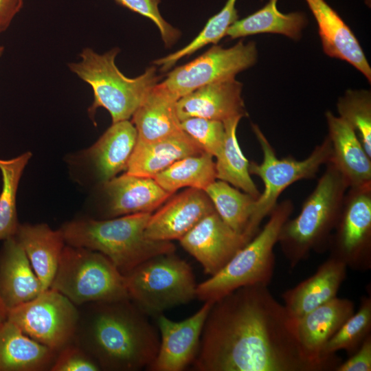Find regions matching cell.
Wrapping results in <instances>:
<instances>
[{"label":"cell","instance_id":"6da1fadb","mask_svg":"<svg viewBox=\"0 0 371 371\" xmlns=\"http://www.w3.org/2000/svg\"><path fill=\"white\" fill-rule=\"evenodd\" d=\"M192 363L199 371H315L301 352L295 322L261 284L212 304Z\"/></svg>","mask_w":371,"mask_h":371},{"label":"cell","instance_id":"7a4b0ae2","mask_svg":"<svg viewBox=\"0 0 371 371\" xmlns=\"http://www.w3.org/2000/svg\"><path fill=\"white\" fill-rule=\"evenodd\" d=\"M78 309L74 341L101 370L137 371L156 357L157 331L130 299L91 302Z\"/></svg>","mask_w":371,"mask_h":371},{"label":"cell","instance_id":"3957f363","mask_svg":"<svg viewBox=\"0 0 371 371\" xmlns=\"http://www.w3.org/2000/svg\"><path fill=\"white\" fill-rule=\"evenodd\" d=\"M151 214L106 219L82 216L65 223L60 229L66 244L102 254L124 275L152 257L175 251L170 241L146 237L144 231Z\"/></svg>","mask_w":371,"mask_h":371},{"label":"cell","instance_id":"277c9868","mask_svg":"<svg viewBox=\"0 0 371 371\" xmlns=\"http://www.w3.org/2000/svg\"><path fill=\"white\" fill-rule=\"evenodd\" d=\"M348 189L342 175L328 161L299 214L289 218L280 229L277 243L291 268L307 259L311 251L322 253L328 248Z\"/></svg>","mask_w":371,"mask_h":371},{"label":"cell","instance_id":"5b68a950","mask_svg":"<svg viewBox=\"0 0 371 371\" xmlns=\"http://www.w3.org/2000/svg\"><path fill=\"white\" fill-rule=\"evenodd\" d=\"M119 52L120 49L114 47L100 54L86 47L80 54V61L68 64L69 69L93 89V102L88 110L90 116L102 107L111 115L112 123L131 118L159 79L154 66L137 77H126L115 65Z\"/></svg>","mask_w":371,"mask_h":371},{"label":"cell","instance_id":"8992f818","mask_svg":"<svg viewBox=\"0 0 371 371\" xmlns=\"http://www.w3.org/2000/svg\"><path fill=\"white\" fill-rule=\"evenodd\" d=\"M293 209V203L289 199L278 203L262 229L259 230L218 273L197 284L196 297L204 302H214L242 286H268L275 269L273 249L280 229Z\"/></svg>","mask_w":371,"mask_h":371},{"label":"cell","instance_id":"52a82bcc","mask_svg":"<svg viewBox=\"0 0 371 371\" xmlns=\"http://www.w3.org/2000/svg\"><path fill=\"white\" fill-rule=\"evenodd\" d=\"M130 300L147 315H158L196 297L190 265L174 252L152 257L124 275Z\"/></svg>","mask_w":371,"mask_h":371},{"label":"cell","instance_id":"ba28073f","mask_svg":"<svg viewBox=\"0 0 371 371\" xmlns=\"http://www.w3.org/2000/svg\"><path fill=\"white\" fill-rule=\"evenodd\" d=\"M49 289L77 306L129 299L124 276L102 254L66 244Z\"/></svg>","mask_w":371,"mask_h":371},{"label":"cell","instance_id":"9c48e42d","mask_svg":"<svg viewBox=\"0 0 371 371\" xmlns=\"http://www.w3.org/2000/svg\"><path fill=\"white\" fill-rule=\"evenodd\" d=\"M251 127L261 148L263 159L260 164L249 162V172L260 178L264 190L256 200L245 232V236L249 240L259 232L262 220L276 205L282 192L296 181L314 178L319 168L330 161L332 156L331 142L327 135L303 160H297L292 157L279 159L260 127L256 124H251Z\"/></svg>","mask_w":371,"mask_h":371},{"label":"cell","instance_id":"30bf717a","mask_svg":"<svg viewBox=\"0 0 371 371\" xmlns=\"http://www.w3.org/2000/svg\"><path fill=\"white\" fill-rule=\"evenodd\" d=\"M137 140V132L131 121L112 123L91 146L66 155L71 179L91 190L126 171Z\"/></svg>","mask_w":371,"mask_h":371},{"label":"cell","instance_id":"8fae6325","mask_svg":"<svg viewBox=\"0 0 371 371\" xmlns=\"http://www.w3.org/2000/svg\"><path fill=\"white\" fill-rule=\"evenodd\" d=\"M7 319L27 336L57 353L74 341L78 306L49 289L34 299L7 311Z\"/></svg>","mask_w":371,"mask_h":371},{"label":"cell","instance_id":"7c38bea8","mask_svg":"<svg viewBox=\"0 0 371 371\" xmlns=\"http://www.w3.org/2000/svg\"><path fill=\"white\" fill-rule=\"evenodd\" d=\"M328 248L347 268L371 269V183L347 190Z\"/></svg>","mask_w":371,"mask_h":371},{"label":"cell","instance_id":"4fadbf2b","mask_svg":"<svg viewBox=\"0 0 371 371\" xmlns=\"http://www.w3.org/2000/svg\"><path fill=\"white\" fill-rule=\"evenodd\" d=\"M256 43L243 41L224 48L214 45L190 63L167 74L161 84L178 100L204 85L235 78L257 61Z\"/></svg>","mask_w":371,"mask_h":371},{"label":"cell","instance_id":"5bb4252c","mask_svg":"<svg viewBox=\"0 0 371 371\" xmlns=\"http://www.w3.org/2000/svg\"><path fill=\"white\" fill-rule=\"evenodd\" d=\"M83 216L106 219L127 214L150 212L173 194L162 188L153 177L124 173L90 190Z\"/></svg>","mask_w":371,"mask_h":371},{"label":"cell","instance_id":"9a60e30c","mask_svg":"<svg viewBox=\"0 0 371 371\" xmlns=\"http://www.w3.org/2000/svg\"><path fill=\"white\" fill-rule=\"evenodd\" d=\"M182 247L210 276L218 273L249 241L232 229L216 210L203 217L179 240Z\"/></svg>","mask_w":371,"mask_h":371},{"label":"cell","instance_id":"2e32d148","mask_svg":"<svg viewBox=\"0 0 371 371\" xmlns=\"http://www.w3.org/2000/svg\"><path fill=\"white\" fill-rule=\"evenodd\" d=\"M354 302L335 297L295 322V333L301 352L315 371L335 370L337 366L324 359L328 340L354 313Z\"/></svg>","mask_w":371,"mask_h":371},{"label":"cell","instance_id":"e0dca14e","mask_svg":"<svg viewBox=\"0 0 371 371\" xmlns=\"http://www.w3.org/2000/svg\"><path fill=\"white\" fill-rule=\"evenodd\" d=\"M213 303L205 302L194 315L181 322H173L163 314L157 315L160 344L156 357L147 368L149 370L181 371L193 363Z\"/></svg>","mask_w":371,"mask_h":371},{"label":"cell","instance_id":"ac0fdd59","mask_svg":"<svg viewBox=\"0 0 371 371\" xmlns=\"http://www.w3.org/2000/svg\"><path fill=\"white\" fill-rule=\"evenodd\" d=\"M215 211L204 190L188 188L151 214L144 234L154 240H179L206 215Z\"/></svg>","mask_w":371,"mask_h":371},{"label":"cell","instance_id":"d6986e66","mask_svg":"<svg viewBox=\"0 0 371 371\" xmlns=\"http://www.w3.org/2000/svg\"><path fill=\"white\" fill-rule=\"evenodd\" d=\"M243 85L235 78L201 87L180 98L176 104L179 120L199 117L224 122L247 115Z\"/></svg>","mask_w":371,"mask_h":371},{"label":"cell","instance_id":"ffe728a7","mask_svg":"<svg viewBox=\"0 0 371 371\" xmlns=\"http://www.w3.org/2000/svg\"><path fill=\"white\" fill-rule=\"evenodd\" d=\"M347 269L342 262L329 256L312 276L285 291L282 299L290 317L295 322L336 297Z\"/></svg>","mask_w":371,"mask_h":371},{"label":"cell","instance_id":"44dd1931","mask_svg":"<svg viewBox=\"0 0 371 371\" xmlns=\"http://www.w3.org/2000/svg\"><path fill=\"white\" fill-rule=\"evenodd\" d=\"M305 1L317 21L324 52L346 61L370 82L371 67L350 27L324 0Z\"/></svg>","mask_w":371,"mask_h":371},{"label":"cell","instance_id":"7402d4cb","mask_svg":"<svg viewBox=\"0 0 371 371\" xmlns=\"http://www.w3.org/2000/svg\"><path fill=\"white\" fill-rule=\"evenodd\" d=\"M43 291L25 251L15 236L0 249V297L6 308L26 303Z\"/></svg>","mask_w":371,"mask_h":371},{"label":"cell","instance_id":"603a6c76","mask_svg":"<svg viewBox=\"0 0 371 371\" xmlns=\"http://www.w3.org/2000/svg\"><path fill=\"white\" fill-rule=\"evenodd\" d=\"M328 137L332 146L330 161L346 181L348 188L371 183V158L355 131L331 111L326 113Z\"/></svg>","mask_w":371,"mask_h":371},{"label":"cell","instance_id":"cb8c5ba5","mask_svg":"<svg viewBox=\"0 0 371 371\" xmlns=\"http://www.w3.org/2000/svg\"><path fill=\"white\" fill-rule=\"evenodd\" d=\"M15 238L25 251L43 291L49 289L66 245L60 229L46 223L19 224Z\"/></svg>","mask_w":371,"mask_h":371},{"label":"cell","instance_id":"d4e9b609","mask_svg":"<svg viewBox=\"0 0 371 371\" xmlns=\"http://www.w3.org/2000/svg\"><path fill=\"white\" fill-rule=\"evenodd\" d=\"M177 100L161 82L149 91L131 117L137 141L153 142L183 131L177 113Z\"/></svg>","mask_w":371,"mask_h":371},{"label":"cell","instance_id":"484cf974","mask_svg":"<svg viewBox=\"0 0 371 371\" xmlns=\"http://www.w3.org/2000/svg\"><path fill=\"white\" fill-rule=\"evenodd\" d=\"M203 153L205 152L183 131L153 142L137 140L125 172L153 177L175 161Z\"/></svg>","mask_w":371,"mask_h":371},{"label":"cell","instance_id":"4316f807","mask_svg":"<svg viewBox=\"0 0 371 371\" xmlns=\"http://www.w3.org/2000/svg\"><path fill=\"white\" fill-rule=\"evenodd\" d=\"M56 355L10 320L0 325V371L50 370Z\"/></svg>","mask_w":371,"mask_h":371},{"label":"cell","instance_id":"83f0119b","mask_svg":"<svg viewBox=\"0 0 371 371\" xmlns=\"http://www.w3.org/2000/svg\"><path fill=\"white\" fill-rule=\"evenodd\" d=\"M278 0L269 2L257 12L236 21L227 30L225 36L232 39L262 33L282 34L297 41L307 23L301 12L284 14L277 8Z\"/></svg>","mask_w":371,"mask_h":371},{"label":"cell","instance_id":"f1b7e54d","mask_svg":"<svg viewBox=\"0 0 371 371\" xmlns=\"http://www.w3.org/2000/svg\"><path fill=\"white\" fill-rule=\"evenodd\" d=\"M241 119L242 117H235L223 122L225 135L223 146L216 156V179L225 181L257 199L260 192L251 177L249 162L243 153L236 136Z\"/></svg>","mask_w":371,"mask_h":371},{"label":"cell","instance_id":"f546056e","mask_svg":"<svg viewBox=\"0 0 371 371\" xmlns=\"http://www.w3.org/2000/svg\"><path fill=\"white\" fill-rule=\"evenodd\" d=\"M212 157L207 153L184 157L153 178L171 194L185 187L205 191L216 180L215 162Z\"/></svg>","mask_w":371,"mask_h":371},{"label":"cell","instance_id":"4dcf8cb0","mask_svg":"<svg viewBox=\"0 0 371 371\" xmlns=\"http://www.w3.org/2000/svg\"><path fill=\"white\" fill-rule=\"evenodd\" d=\"M205 192L222 220L232 229L245 236L256 199L218 179Z\"/></svg>","mask_w":371,"mask_h":371},{"label":"cell","instance_id":"1f68e13d","mask_svg":"<svg viewBox=\"0 0 371 371\" xmlns=\"http://www.w3.org/2000/svg\"><path fill=\"white\" fill-rule=\"evenodd\" d=\"M31 152L9 159H0L2 189L0 193V241L15 236L19 223L16 211V193Z\"/></svg>","mask_w":371,"mask_h":371},{"label":"cell","instance_id":"d6a6232c","mask_svg":"<svg viewBox=\"0 0 371 371\" xmlns=\"http://www.w3.org/2000/svg\"><path fill=\"white\" fill-rule=\"evenodd\" d=\"M370 331L371 296H363L357 311L354 312L326 343L323 357L337 366L341 360L336 356V352L345 350L351 355L370 335Z\"/></svg>","mask_w":371,"mask_h":371},{"label":"cell","instance_id":"836d02e7","mask_svg":"<svg viewBox=\"0 0 371 371\" xmlns=\"http://www.w3.org/2000/svg\"><path fill=\"white\" fill-rule=\"evenodd\" d=\"M236 0H227L219 12L211 17L201 32L187 45L153 61L155 65L160 66V71H166L183 58L190 56L208 44L216 45L225 36L227 29L238 20V12L236 9Z\"/></svg>","mask_w":371,"mask_h":371},{"label":"cell","instance_id":"e575fe53","mask_svg":"<svg viewBox=\"0 0 371 371\" xmlns=\"http://www.w3.org/2000/svg\"><path fill=\"white\" fill-rule=\"evenodd\" d=\"M339 117L356 133L371 158V94L368 90H347L338 100Z\"/></svg>","mask_w":371,"mask_h":371},{"label":"cell","instance_id":"d590c367","mask_svg":"<svg viewBox=\"0 0 371 371\" xmlns=\"http://www.w3.org/2000/svg\"><path fill=\"white\" fill-rule=\"evenodd\" d=\"M181 129L205 152L216 157L225 139L223 122L199 117H191L180 121Z\"/></svg>","mask_w":371,"mask_h":371},{"label":"cell","instance_id":"8d00e7d4","mask_svg":"<svg viewBox=\"0 0 371 371\" xmlns=\"http://www.w3.org/2000/svg\"><path fill=\"white\" fill-rule=\"evenodd\" d=\"M114 1L117 4L151 20L157 27L166 47H170L180 38L181 32L161 16L158 8L160 0Z\"/></svg>","mask_w":371,"mask_h":371},{"label":"cell","instance_id":"74e56055","mask_svg":"<svg viewBox=\"0 0 371 371\" xmlns=\"http://www.w3.org/2000/svg\"><path fill=\"white\" fill-rule=\"evenodd\" d=\"M93 359L74 341L61 349L50 371H100Z\"/></svg>","mask_w":371,"mask_h":371},{"label":"cell","instance_id":"f35d334b","mask_svg":"<svg viewBox=\"0 0 371 371\" xmlns=\"http://www.w3.org/2000/svg\"><path fill=\"white\" fill-rule=\"evenodd\" d=\"M335 371L371 370V335L367 337L360 347L349 358L341 362Z\"/></svg>","mask_w":371,"mask_h":371},{"label":"cell","instance_id":"ab89813d","mask_svg":"<svg viewBox=\"0 0 371 371\" xmlns=\"http://www.w3.org/2000/svg\"><path fill=\"white\" fill-rule=\"evenodd\" d=\"M23 5V0H0V33L9 27Z\"/></svg>","mask_w":371,"mask_h":371},{"label":"cell","instance_id":"60d3db41","mask_svg":"<svg viewBox=\"0 0 371 371\" xmlns=\"http://www.w3.org/2000/svg\"><path fill=\"white\" fill-rule=\"evenodd\" d=\"M7 318V310L0 297V325Z\"/></svg>","mask_w":371,"mask_h":371},{"label":"cell","instance_id":"b9f144b4","mask_svg":"<svg viewBox=\"0 0 371 371\" xmlns=\"http://www.w3.org/2000/svg\"><path fill=\"white\" fill-rule=\"evenodd\" d=\"M3 51H4V47L3 46H1L0 45V57L1 56V55L3 54Z\"/></svg>","mask_w":371,"mask_h":371}]
</instances>
